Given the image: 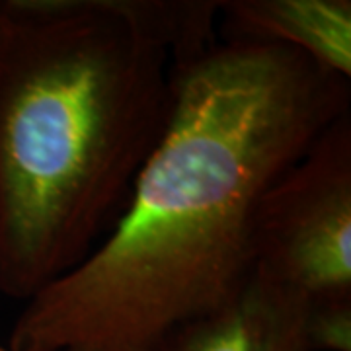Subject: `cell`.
Instances as JSON below:
<instances>
[{
    "instance_id": "1",
    "label": "cell",
    "mask_w": 351,
    "mask_h": 351,
    "mask_svg": "<svg viewBox=\"0 0 351 351\" xmlns=\"http://www.w3.org/2000/svg\"><path fill=\"white\" fill-rule=\"evenodd\" d=\"M174 98L112 230L27 299L12 351H158L254 276L265 189L336 117L350 80L295 51L219 41L172 64Z\"/></svg>"
},
{
    "instance_id": "2",
    "label": "cell",
    "mask_w": 351,
    "mask_h": 351,
    "mask_svg": "<svg viewBox=\"0 0 351 351\" xmlns=\"http://www.w3.org/2000/svg\"><path fill=\"white\" fill-rule=\"evenodd\" d=\"M0 295L27 301L112 230L170 115L166 51L113 0H6Z\"/></svg>"
},
{
    "instance_id": "3",
    "label": "cell",
    "mask_w": 351,
    "mask_h": 351,
    "mask_svg": "<svg viewBox=\"0 0 351 351\" xmlns=\"http://www.w3.org/2000/svg\"><path fill=\"white\" fill-rule=\"evenodd\" d=\"M254 276L306 302L351 301V110L265 189Z\"/></svg>"
},
{
    "instance_id": "4",
    "label": "cell",
    "mask_w": 351,
    "mask_h": 351,
    "mask_svg": "<svg viewBox=\"0 0 351 351\" xmlns=\"http://www.w3.org/2000/svg\"><path fill=\"white\" fill-rule=\"evenodd\" d=\"M219 39L295 51L351 78L350 0H221Z\"/></svg>"
},
{
    "instance_id": "5",
    "label": "cell",
    "mask_w": 351,
    "mask_h": 351,
    "mask_svg": "<svg viewBox=\"0 0 351 351\" xmlns=\"http://www.w3.org/2000/svg\"><path fill=\"white\" fill-rule=\"evenodd\" d=\"M158 351H313L306 301L252 276L237 297L178 328Z\"/></svg>"
},
{
    "instance_id": "6",
    "label": "cell",
    "mask_w": 351,
    "mask_h": 351,
    "mask_svg": "<svg viewBox=\"0 0 351 351\" xmlns=\"http://www.w3.org/2000/svg\"><path fill=\"white\" fill-rule=\"evenodd\" d=\"M306 336L313 351H351V301L306 302Z\"/></svg>"
},
{
    "instance_id": "7",
    "label": "cell",
    "mask_w": 351,
    "mask_h": 351,
    "mask_svg": "<svg viewBox=\"0 0 351 351\" xmlns=\"http://www.w3.org/2000/svg\"><path fill=\"white\" fill-rule=\"evenodd\" d=\"M8 22V8H6V0H0V38L4 34V27Z\"/></svg>"
},
{
    "instance_id": "8",
    "label": "cell",
    "mask_w": 351,
    "mask_h": 351,
    "mask_svg": "<svg viewBox=\"0 0 351 351\" xmlns=\"http://www.w3.org/2000/svg\"><path fill=\"white\" fill-rule=\"evenodd\" d=\"M0 351H12V350L8 348V343H2V341H0Z\"/></svg>"
}]
</instances>
